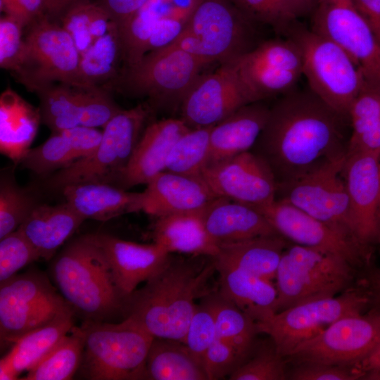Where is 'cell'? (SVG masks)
<instances>
[{"mask_svg":"<svg viewBox=\"0 0 380 380\" xmlns=\"http://www.w3.org/2000/svg\"><path fill=\"white\" fill-rule=\"evenodd\" d=\"M348 118L309 88L279 96L251 151L270 167L277 185L347 154Z\"/></svg>","mask_w":380,"mask_h":380,"instance_id":"obj_1","label":"cell"},{"mask_svg":"<svg viewBox=\"0 0 380 380\" xmlns=\"http://www.w3.org/2000/svg\"><path fill=\"white\" fill-rule=\"evenodd\" d=\"M214 257L170 255L165 266L125 299L122 315L153 338L182 341L197 305L210 293Z\"/></svg>","mask_w":380,"mask_h":380,"instance_id":"obj_2","label":"cell"},{"mask_svg":"<svg viewBox=\"0 0 380 380\" xmlns=\"http://www.w3.org/2000/svg\"><path fill=\"white\" fill-rule=\"evenodd\" d=\"M49 272L60 293L83 322H108L122 315L125 298L95 234L69 241L52 258Z\"/></svg>","mask_w":380,"mask_h":380,"instance_id":"obj_3","label":"cell"},{"mask_svg":"<svg viewBox=\"0 0 380 380\" xmlns=\"http://www.w3.org/2000/svg\"><path fill=\"white\" fill-rule=\"evenodd\" d=\"M153 112L148 103L122 109L103 127L101 140L92 153L45 177L43 186L61 191L81 183L117 186Z\"/></svg>","mask_w":380,"mask_h":380,"instance_id":"obj_4","label":"cell"},{"mask_svg":"<svg viewBox=\"0 0 380 380\" xmlns=\"http://www.w3.org/2000/svg\"><path fill=\"white\" fill-rule=\"evenodd\" d=\"M186 51L165 47L145 54L133 65L122 68L106 87L136 96H146L155 110H180L190 88L210 64Z\"/></svg>","mask_w":380,"mask_h":380,"instance_id":"obj_5","label":"cell"},{"mask_svg":"<svg viewBox=\"0 0 380 380\" xmlns=\"http://www.w3.org/2000/svg\"><path fill=\"white\" fill-rule=\"evenodd\" d=\"M84 344L78 372L90 380L146 379V360L153 337L129 319L83 322Z\"/></svg>","mask_w":380,"mask_h":380,"instance_id":"obj_6","label":"cell"},{"mask_svg":"<svg viewBox=\"0 0 380 380\" xmlns=\"http://www.w3.org/2000/svg\"><path fill=\"white\" fill-rule=\"evenodd\" d=\"M287 36L298 45L309 89L339 113L348 111L367 83L362 71L341 47L296 22Z\"/></svg>","mask_w":380,"mask_h":380,"instance_id":"obj_7","label":"cell"},{"mask_svg":"<svg viewBox=\"0 0 380 380\" xmlns=\"http://www.w3.org/2000/svg\"><path fill=\"white\" fill-rule=\"evenodd\" d=\"M353 279L354 266L345 259L293 243L284 251L274 279L277 312L308 300L338 295L349 289Z\"/></svg>","mask_w":380,"mask_h":380,"instance_id":"obj_8","label":"cell"},{"mask_svg":"<svg viewBox=\"0 0 380 380\" xmlns=\"http://www.w3.org/2000/svg\"><path fill=\"white\" fill-rule=\"evenodd\" d=\"M70 310L44 272L30 269L17 274L0 284L1 348Z\"/></svg>","mask_w":380,"mask_h":380,"instance_id":"obj_9","label":"cell"},{"mask_svg":"<svg viewBox=\"0 0 380 380\" xmlns=\"http://www.w3.org/2000/svg\"><path fill=\"white\" fill-rule=\"evenodd\" d=\"M368 297L355 289L308 300L256 322L258 333L267 334L277 351L289 356L300 343L317 335L338 319L362 313Z\"/></svg>","mask_w":380,"mask_h":380,"instance_id":"obj_10","label":"cell"},{"mask_svg":"<svg viewBox=\"0 0 380 380\" xmlns=\"http://www.w3.org/2000/svg\"><path fill=\"white\" fill-rule=\"evenodd\" d=\"M27 27L24 59L16 80L34 92L54 82L81 85L80 54L61 24L44 14Z\"/></svg>","mask_w":380,"mask_h":380,"instance_id":"obj_11","label":"cell"},{"mask_svg":"<svg viewBox=\"0 0 380 380\" xmlns=\"http://www.w3.org/2000/svg\"><path fill=\"white\" fill-rule=\"evenodd\" d=\"M257 23L229 0H201L185 28L200 41L211 63H231L255 48Z\"/></svg>","mask_w":380,"mask_h":380,"instance_id":"obj_12","label":"cell"},{"mask_svg":"<svg viewBox=\"0 0 380 380\" xmlns=\"http://www.w3.org/2000/svg\"><path fill=\"white\" fill-rule=\"evenodd\" d=\"M310 30L344 50L368 82L380 87V44L351 0H317Z\"/></svg>","mask_w":380,"mask_h":380,"instance_id":"obj_13","label":"cell"},{"mask_svg":"<svg viewBox=\"0 0 380 380\" xmlns=\"http://www.w3.org/2000/svg\"><path fill=\"white\" fill-rule=\"evenodd\" d=\"M346 156L278 184L277 199L290 203L356 241L350 227L348 198L342 174Z\"/></svg>","mask_w":380,"mask_h":380,"instance_id":"obj_14","label":"cell"},{"mask_svg":"<svg viewBox=\"0 0 380 380\" xmlns=\"http://www.w3.org/2000/svg\"><path fill=\"white\" fill-rule=\"evenodd\" d=\"M380 342V312L355 314L338 319L296 347L289 355L298 362L351 366Z\"/></svg>","mask_w":380,"mask_h":380,"instance_id":"obj_15","label":"cell"},{"mask_svg":"<svg viewBox=\"0 0 380 380\" xmlns=\"http://www.w3.org/2000/svg\"><path fill=\"white\" fill-rule=\"evenodd\" d=\"M201 176L217 196L256 209L277 199V182L272 170L252 151L207 165Z\"/></svg>","mask_w":380,"mask_h":380,"instance_id":"obj_16","label":"cell"},{"mask_svg":"<svg viewBox=\"0 0 380 380\" xmlns=\"http://www.w3.org/2000/svg\"><path fill=\"white\" fill-rule=\"evenodd\" d=\"M379 158L368 153H347L342 169L351 229L367 251L380 236Z\"/></svg>","mask_w":380,"mask_h":380,"instance_id":"obj_17","label":"cell"},{"mask_svg":"<svg viewBox=\"0 0 380 380\" xmlns=\"http://www.w3.org/2000/svg\"><path fill=\"white\" fill-rule=\"evenodd\" d=\"M250 99L234 63L201 74L185 96L180 118L190 128L213 126Z\"/></svg>","mask_w":380,"mask_h":380,"instance_id":"obj_18","label":"cell"},{"mask_svg":"<svg viewBox=\"0 0 380 380\" xmlns=\"http://www.w3.org/2000/svg\"><path fill=\"white\" fill-rule=\"evenodd\" d=\"M257 210L278 234L295 244L329 252L354 267L367 255V250L353 239L284 201L276 199Z\"/></svg>","mask_w":380,"mask_h":380,"instance_id":"obj_19","label":"cell"},{"mask_svg":"<svg viewBox=\"0 0 380 380\" xmlns=\"http://www.w3.org/2000/svg\"><path fill=\"white\" fill-rule=\"evenodd\" d=\"M95 236L106 256L115 282L125 298L139 284L156 275L171 255L156 243L141 244L103 233Z\"/></svg>","mask_w":380,"mask_h":380,"instance_id":"obj_20","label":"cell"},{"mask_svg":"<svg viewBox=\"0 0 380 380\" xmlns=\"http://www.w3.org/2000/svg\"><path fill=\"white\" fill-rule=\"evenodd\" d=\"M141 211L156 217L202 211L217 196L201 176L164 170L141 192Z\"/></svg>","mask_w":380,"mask_h":380,"instance_id":"obj_21","label":"cell"},{"mask_svg":"<svg viewBox=\"0 0 380 380\" xmlns=\"http://www.w3.org/2000/svg\"><path fill=\"white\" fill-rule=\"evenodd\" d=\"M189 129L180 118H165L147 125L117 186L127 190L146 184L165 170L173 145Z\"/></svg>","mask_w":380,"mask_h":380,"instance_id":"obj_22","label":"cell"},{"mask_svg":"<svg viewBox=\"0 0 380 380\" xmlns=\"http://www.w3.org/2000/svg\"><path fill=\"white\" fill-rule=\"evenodd\" d=\"M102 134L96 127L82 125L52 132L43 144L29 148L20 163L33 173L46 177L92 153Z\"/></svg>","mask_w":380,"mask_h":380,"instance_id":"obj_23","label":"cell"},{"mask_svg":"<svg viewBox=\"0 0 380 380\" xmlns=\"http://www.w3.org/2000/svg\"><path fill=\"white\" fill-rule=\"evenodd\" d=\"M269 111L270 106L263 101L250 103L213 125L205 166L251 151L265 127Z\"/></svg>","mask_w":380,"mask_h":380,"instance_id":"obj_24","label":"cell"},{"mask_svg":"<svg viewBox=\"0 0 380 380\" xmlns=\"http://www.w3.org/2000/svg\"><path fill=\"white\" fill-rule=\"evenodd\" d=\"M219 292L255 323L277 312V291L273 281L256 276L216 259Z\"/></svg>","mask_w":380,"mask_h":380,"instance_id":"obj_25","label":"cell"},{"mask_svg":"<svg viewBox=\"0 0 380 380\" xmlns=\"http://www.w3.org/2000/svg\"><path fill=\"white\" fill-rule=\"evenodd\" d=\"M201 215L207 232L217 244L278 234L258 210L224 197L212 201Z\"/></svg>","mask_w":380,"mask_h":380,"instance_id":"obj_26","label":"cell"},{"mask_svg":"<svg viewBox=\"0 0 380 380\" xmlns=\"http://www.w3.org/2000/svg\"><path fill=\"white\" fill-rule=\"evenodd\" d=\"M73 310L20 337L0 360V379L15 380L44 358L75 326Z\"/></svg>","mask_w":380,"mask_h":380,"instance_id":"obj_27","label":"cell"},{"mask_svg":"<svg viewBox=\"0 0 380 380\" xmlns=\"http://www.w3.org/2000/svg\"><path fill=\"white\" fill-rule=\"evenodd\" d=\"M85 219L67 202L39 204L18 228L45 260L52 259Z\"/></svg>","mask_w":380,"mask_h":380,"instance_id":"obj_28","label":"cell"},{"mask_svg":"<svg viewBox=\"0 0 380 380\" xmlns=\"http://www.w3.org/2000/svg\"><path fill=\"white\" fill-rule=\"evenodd\" d=\"M67 202L85 220L107 221L125 213L141 211V192H130L103 183H81L61 191Z\"/></svg>","mask_w":380,"mask_h":380,"instance_id":"obj_29","label":"cell"},{"mask_svg":"<svg viewBox=\"0 0 380 380\" xmlns=\"http://www.w3.org/2000/svg\"><path fill=\"white\" fill-rule=\"evenodd\" d=\"M201 212L156 217L153 229L154 243L171 254L215 257L219 246L207 232Z\"/></svg>","mask_w":380,"mask_h":380,"instance_id":"obj_30","label":"cell"},{"mask_svg":"<svg viewBox=\"0 0 380 380\" xmlns=\"http://www.w3.org/2000/svg\"><path fill=\"white\" fill-rule=\"evenodd\" d=\"M286 239L279 234L218 244L215 258L256 276L274 281Z\"/></svg>","mask_w":380,"mask_h":380,"instance_id":"obj_31","label":"cell"},{"mask_svg":"<svg viewBox=\"0 0 380 380\" xmlns=\"http://www.w3.org/2000/svg\"><path fill=\"white\" fill-rule=\"evenodd\" d=\"M39 120V109L34 108L10 88L2 92L0 98L1 153L20 162L36 135Z\"/></svg>","mask_w":380,"mask_h":380,"instance_id":"obj_32","label":"cell"},{"mask_svg":"<svg viewBox=\"0 0 380 380\" xmlns=\"http://www.w3.org/2000/svg\"><path fill=\"white\" fill-rule=\"evenodd\" d=\"M91 87L64 82L45 85L34 92L39 99L41 120L51 132L82 125Z\"/></svg>","mask_w":380,"mask_h":380,"instance_id":"obj_33","label":"cell"},{"mask_svg":"<svg viewBox=\"0 0 380 380\" xmlns=\"http://www.w3.org/2000/svg\"><path fill=\"white\" fill-rule=\"evenodd\" d=\"M146 379L208 380L202 362L179 341L153 338L146 360Z\"/></svg>","mask_w":380,"mask_h":380,"instance_id":"obj_34","label":"cell"},{"mask_svg":"<svg viewBox=\"0 0 380 380\" xmlns=\"http://www.w3.org/2000/svg\"><path fill=\"white\" fill-rule=\"evenodd\" d=\"M124 63L123 50L119 30L113 22L108 32L96 39L80 56L79 79L80 84L100 87L115 81L120 75L121 62Z\"/></svg>","mask_w":380,"mask_h":380,"instance_id":"obj_35","label":"cell"},{"mask_svg":"<svg viewBox=\"0 0 380 380\" xmlns=\"http://www.w3.org/2000/svg\"><path fill=\"white\" fill-rule=\"evenodd\" d=\"M213 314L217 336L231 345L243 359L258 333L255 322L220 292L202 298Z\"/></svg>","mask_w":380,"mask_h":380,"instance_id":"obj_36","label":"cell"},{"mask_svg":"<svg viewBox=\"0 0 380 380\" xmlns=\"http://www.w3.org/2000/svg\"><path fill=\"white\" fill-rule=\"evenodd\" d=\"M173 15L170 0H148L131 18L118 26L124 68L134 65L144 56V47L156 24Z\"/></svg>","mask_w":380,"mask_h":380,"instance_id":"obj_37","label":"cell"},{"mask_svg":"<svg viewBox=\"0 0 380 380\" xmlns=\"http://www.w3.org/2000/svg\"><path fill=\"white\" fill-rule=\"evenodd\" d=\"M82 326H74L53 350L20 380H68L78 372L84 344Z\"/></svg>","mask_w":380,"mask_h":380,"instance_id":"obj_38","label":"cell"},{"mask_svg":"<svg viewBox=\"0 0 380 380\" xmlns=\"http://www.w3.org/2000/svg\"><path fill=\"white\" fill-rule=\"evenodd\" d=\"M213 126L189 129L173 145L165 170L191 176H201L210 151Z\"/></svg>","mask_w":380,"mask_h":380,"instance_id":"obj_39","label":"cell"},{"mask_svg":"<svg viewBox=\"0 0 380 380\" xmlns=\"http://www.w3.org/2000/svg\"><path fill=\"white\" fill-rule=\"evenodd\" d=\"M39 203L8 173L0 180V239L16 230Z\"/></svg>","mask_w":380,"mask_h":380,"instance_id":"obj_40","label":"cell"},{"mask_svg":"<svg viewBox=\"0 0 380 380\" xmlns=\"http://www.w3.org/2000/svg\"><path fill=\"white\" fill-rule=\"evenodd\" d=\"M239 59L251 64L294 71L303 75L300 49L297 43L289 37L260 42Z\"/></svg>","mask_w":380,"mask_h":380,"instance_id":"obj_41","label":"cell"},{"mask_svg":"<svg viewBox=\"0 0 380 380\" xmlns=\"http://www.w3.org/2000/svg\"><path fill=\"white\" fill-rule=\"evenodd\" d=\"M236 6L256 23L287 34L299 18L289 0H239Z\"/></svg>","mask_w":380,"mask_h":380,"instance_id":"obj_42","label":"cell"},{"mask_svg":"<svg viewBox=\"0 0 380 380\" xmlns=\"http://www.w3.org/2000/svg\"><path fill=\"white\" fill-rule=\"evenodd\" d=\"M39 258L37 251L19 229L0 239V284Z\"/></svg>","mask_w":380,"mask_h":380,"instance_id":"obj_43","label":"cell"},{"mask_svg":"<svg viewBox=\"0 0 380 380\" xmlns=\"http://www.w3.org/2000/svg\"><path fill=\"white\" fill-rule=\"evenodd\" d=\"M283 357L273 348L264 349L240 365L230 380H283L286 379Z\"/></svg>","mask_w":380,"mask_h":380,"instance_id":"obj_44","label":"cell"},{"mask_svg":"<svg viewBox=\"0 0 380 380\" xmlns=\"http://www.w3.org/2000/svg\"><path fill=\"white\" fill-rule=\"evenodd\" d=\"M25 26L15 18L6 15L0 20V66L15 76L25 56Z\"/></svg>","mask_w":380,"mask_h":380,"instance_id":"obj_45","label":"cell"},{"mask_svg":"<svg viewBox=\"0 0 380 380\" xmlns=\"http://www.w3.org/2000/svg\"><path fill=\"white\" fill-rule=\"evenodd\" d=\"M217 337L213 314L202 302L197 305L182 342L202 362L204 353Z\"/></svg>","mask_w":380,"mask_h":380,"instance_id":"obj_46","label":"cell"},{"mask_svg":"<svg viewBox=\"0 0 380 380\" xmlns=\"http://www.w3.org/2000/svg\"><path fill=\"white\" fill-rule=\"evenodd\" d=\"M93 0H77L64 13L61 25L70 35L82 55L94 42L90 34V15Z\"/></svg>","mask_w":380,"mask_h":380,"instance_id":"obj_47","label":"cell"},{"mask_svg":"<svg viewBox=\"0 0 380 380\" xmlns=\"http://www.w3.org/2000/svg\"><path fill=\"white\" fill-rule=\"evenodd\" d=\"M242 360L231 345L217 337L204 353L202 362L208 380H217L229 376Z\"/></svg>","mask_w":380,"mask_h":380,"instance_id":"obj_48","label":"cell"},{"mask_svg":"<svg viewBox=\"0 0 380 380\" xmlns=\"http://www.w3.org/2000/svg\"><path fill=\"white\" fill-rule=\"evenodd\" d=\"M360 376L352 367L321 362H303L292 371L293 380H353Z\"/></svg>","mask_w":380,"mask_h":380,"instance_id":"obj_49","label":"cell"},{"mask_svg":"<svg viewBox=\"0 0 380 380\" xmlns=\"http://www.w3.org/2000/svg\"><path fill=\"white\" fill-rule=\"evenodd\" d=\"M186 23V20L172 15H167L159 20L146 44L144 55L172 44L182 32Z\"/></svg>","mask_w":380,"mask_h":380,"instance_id":"obj_50","label":"cell"},{"mask_svg":"<svg viewBox=\"0 0 380 380\" xmlns=\"http://www.w3.org/2000/svg\"><path fill=\"white\" fill-rule=\"evenodd\" d=\"M1 11L18 19L27 27L44 15V0H0Z\"/></svg>","mask_w":380,"mask_h":380,"instance_id":"obj_51","label":"cell"},{"mask_svg":"<svg viewBox=\"0 0 380 380\" xmlns=\"http://www.w3.org/2000/svg\"><path fill=\"white\" fill-rule=\"evenodd\" d=\"M120 26L131 18L148 0H94Z\"/></svg>","mask_w":380,"mask_h":380,"instance_id":"obj_52","label":"cell"},{"mask_svg":"<svg viewBox=\"0 0 380 380\" xmlns=\"http://www.w3.org/2000/svg\"><path fill=\"white\" fill-rule=\"evenodd\" d=\"M380 44V0H351Z\"/></svg>","mask_w":380,"mask_h":380,"instance_id":"obj_53","label":"cell"},{"mask_svg":"<svg viewBox=\"0 0 380 380\" xmlns=\"http://www.w3.org/2000/svg\"><path fill=\"white\" fill-rule=\"evenodd\" d=\"M351 367L360 377L367 374L377 379L380 376V342L366 357Z\"/></svg>","mask_w":380,"mask_h":380,"instance_id":"obj_54","label":"cell"},{"mask_svg":"<svg viewBox=\"0 0 380 380\" xmlns=\"http://www.w3.org/2000/svg\"><path fill=\"white\" fill-rule=\"evenodd\" d=\"M77 0H44V13L51 20H60L67 9ZM58 23V22H57Z\"/></svg>","mask_w":380,"mask_h":380,"instance_id":"obj_55","label":"cell"},{"mask_svg":"<svg viewBox=\"0 0 380 380\" xmlns=\"http://www.w3.org/2000/svg\"><path fill=\"white\" fill-rule=\"evenodd\" d=\"M176 17L188 21L201 0H170Z\"/></svg>","mask_w":380,"mask_h":380,"instance_id":"obj_56","label":"cell"},{"mask_svg":"<svg viewBox=\"0 0 380 380\" xmlns=\"http://www.w3.org/2000/svg\"><path fill=\"white\" fill-rule=\"evenodd\" d=\"M298 18L310 15L317 0H289Z\"/></svg>","mask_w":380,"mask_h":380,"instance_id":"obj_57","label":"cell"},{"mask_svg":"<svg viewBox=\"0 0 380 380\" xmlns=\"http://www.w3.org/2000/svg\"><path fill=\"white\" fill-rule=\"evenodd\" d=\"M374 286L376 290V293L380 298V274L376 276V278L374 279Z\"/></svg>","mask_w":380,"mask_h":380,"instance_id":"obj_58","label":"cell"},{"mask_svg":"<svg viewBox=\"0 0 380 380\" xmlns=\"http://www.w3.org/2000/svg\"><path fill=\"white\" fill-rule=\"evenodd\" d=\"M229 1H230L232 4H234L236 6L239 0H229Z\"/></svg>","mask_w":380,"mask_h":380,"instance_id":"obj_59","label":"cell"},{"mask_svg":"<svg viewBox=\"0 0 380 380\" xmlns=\"http://www.w3.org/2000/svg\"><path fill=\"white\" fill-rule=\"evenodd\" d=\"M379 177H380V158H379ZM379 242L380 243V236H379Z\"/></svg>","mask_w":380,"mask_h":380,"instance_id":"obj_60","label":"cell"},{"mask_svg":"<svg viewBox=\"0 0 380 380\" xmlns=\"http://www.w3.org/2000/svg\"><path fill=\"white\" fill-rule=\"evenodd\" d=\"M377 379H380V376Z\"/></svg>","mask_w":380,"mask_h":380,"instance_id":"obj_61","label":"cell"}]
</instances>
